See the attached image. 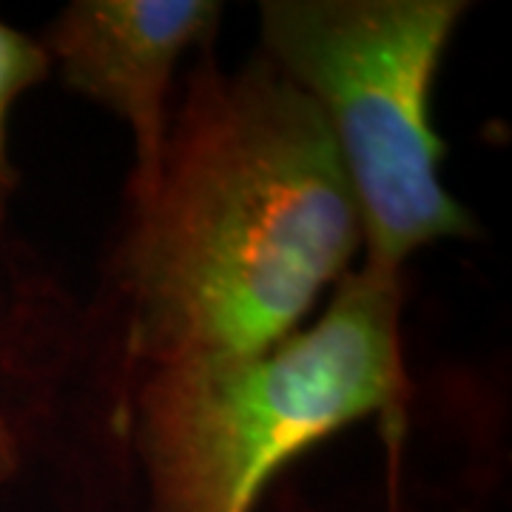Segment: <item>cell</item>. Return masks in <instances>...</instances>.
<instances>
[{"label": "cell", "instance_id": "cell-1", "mask_svg": "<svg viewBox=\"0 0 512 512\" xmlns=\"http://www.w3.org/2000/svg\"><path fill=\"white\" fill-rule=\"evenodd\" d=\"M359 245L353 191L311 100L265 57L225 74L202 49L117 262L128 356L157 367L271 348Z\"/></svg>", "mask_w": 512, "mask_h": 512}, {"label": "cell", "instance_id": "cell-2", "mask_svg": "<svg viewBox=\"0 0 512 512\" xmlns=\"http://www.w3.org/2000/svg\"><path fill=\"white\" fill-rule=\"evenodd\" d=\"M402 274L348 271L319 322L254 353L157 365L131 404L148 512H254L293 458L399 410Z\"/></svg>", "mask_w": 512, "mask_h": 512}, {"label": "cell", "instance_id": "cell-3", "mask_svg": "<svg viewBox=\"0 0 512 512\" xmlns=\"http://www.w3.org/2000/svg\"><path fill=\"white\" fill-rule=\"evenodd\" d=\"M461 0H265V60L319 111L359 211L365 268L402 265L439 239L473 237L441 183L447 146L430 100Z\"/></svg>", "mask_w": 512, "mask_h": 512}, {"label": "cell", "instance_id": "cell-4", "mask_svg": "<svg viewBox=\"0 0 512 512\" xmlns=\"http://www.w3.org/2000/svg\"><path fill=\"white\" fill-rule=\"evenodd\" d=\"M220 18L214 0H74L40 40L66 89L131 128V208L157 183L174 72L188 49H211Z\"/></svg>", "mask_w": 512, "mask_h": 512}, {"label": "cell", "instance_id": "cell-5", "mask_svg": "<svg viewBox=\"0 0 512 512\" xmlns=\"http://www.w3.org/2000/svg\"><path fill=\"white\" fill-rule=\"evenodd\" d=\"M49 69L52 57L43 43L0 20V171H15L6 154L9 111L20 94L46 80Z\"/></svg>", "mask_w": 512, "mask_h": 512}, {"label": "cell", "instance_id": "cell-6", "mask_svg": "<svg viewBox=\"0 0 512 512\" xmlns=\"http://www.w3.org/2000/svg\"><path fill=\"white\" fill-rule=\"evenodd\" d=\"M15 183H18L15 171H0V222H3L6 202H9V194H12ZM18 467H20L18 439H15V433H12L9 421H6L3 410H0V484L15 476V473H18Z\"/></svg>", "mask_w": 512, "mask_h": 512}]
</instances>
